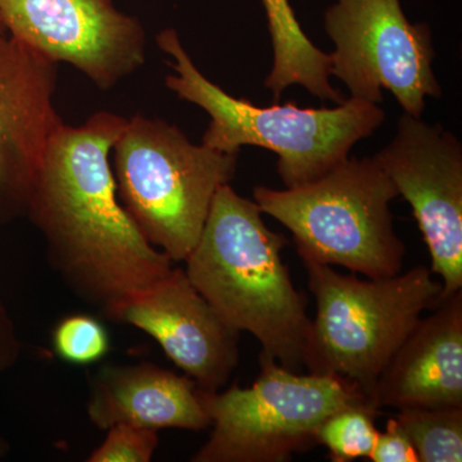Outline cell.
<instances>
[{
    "label": "cell",
    "mask_w": 462,
    "mask_h": 462,
    "mask_svg": "<svg viewBox=\"0 0 462 462\" xmlns=\"http://www.w3.org/2000/svg\"><path fill=\"white\" fill-rule=\"evenodd\" d=\"M249 388L202 391L211 434L193 462H284L318 446L322 422L351 407L379 411L348 380L327 374H298L269 356Z\"/></svg>",
    "instance_id": "7"
},
{
    "label": "cell",
    "mask_w": 462,
    "mask_h": 462,
    "mask_svg": "<svg viewBox=\"0 0 462 462\" xmlns=\"http://www.w3.org/2000/svg\"><path fill=\"white\" fill-rule=\"evenodd\" d=\"M379 411L351 407L331 415L318 431V445L327 447L331 461L349 462L369 458L378 439L375 428Z\"/></svg>",
    "instance_id": "17"
},
{
    "label": "cell",
    "mask_w": 462,
    "mask_h": 462,
    "mask_svg": "<svg viewBox=\"0 0 462 462\" xmlns=\"http://www.w3.org/2000/svg\"><path fill=\"white\" fill-rule=\"evenodd\" d=\"M400 197L375 157H348L320 178L278 190L258 185L261 212L284 225L302 261L380 279L402 272L406 245L393 226Z\"/></svg>",
    "instance_id": "4"
},
{
    "label": "cell",
    "mask_w": 462,
    "mask_h": 462,
    "mask_svg": "<svg viewBox=\"0 0 462 462\" xmlns=\"http://www.w3.org/2000/svg\"><path fill=\"white\" fill-rule=\"evenodd\" d=\"M372 462H420L411 440L396 418L389 419L384 433H380L369 458Z\"/></svg>",
    "instance_id": "20"
},
{
    "label": "cell",
    "mask_w": 462,
    "mask_h": 462,
    "mask_svg": "<svg viewBox=\"0 0 462 462\" xmlns=\"http://www.w3.org/2000/svg\"><path fill=\"white\" fill-rule=\"evenodd\" d=\"M105 442L94 449L88 462H149L158 448L157 430L117 424L107 430Z\"/></svg>",
    "instance_id": "19"
},
{
    "label": "cell",
    "mask_w": 462,
    "mask_h": 462,
    "mask_svg": "<svg viewBox=\"0 0 462 462\" xmlns=\"http://www.w3.org/2000/svg\"><path fill=\"white\" fill-rule=\"evenodd\" d=\"M108 319L154 338L202 391H220L238 365L239 331L217 315L180 267H172Z\"/></svg>",
    "instance_id": "12"
},
{
    "label": "cell",
    "mask_w": 462,
    "mask_h": 462,
    "mask_svg": "<svg viewBox=\"0 0 462 462\" xmlns=\"http://www.w3.org/2000/svg\"><path fill=\"white\" fill-rule=\"evenodd\" d=\"M87 412L100 430L117 424L157 431L211 425L202 389L193 379L148 363L100 367L91 379Z\"/></svg>",
    "instance_id": "14"
},
{
    "label": "cell",
    "mask_w": 462,
    "mask_h": 462,
    "mask_svg": "<svg viewBox=\"0 0 462 462\" xmlns=\"http://www.w3.org/2000/svg\"><path fill=\"white\" fill-rule=\"evenodd\" d=\"M9 449H11V447H9L7 440L0 437V461L9 454Z\"/></svg>",
    "instance_id": "22"
},
{
    "label": "cell",
    "mask_w": 462,
    "mask_h": 462,
    "mask_svg": "<svg viewBox=\"0 0 462 462\" xmlns=\"http://www.w3.org/2000/svg\"><path fill=\"white\" fill-rule=\"evenodd\" d=\"M51 345L57 356L74 365L98 363L109 351L107 330L88 315L67 316L58 322Z\"/></svg>",
    "instance_id": "18"
},
{
    "label": "cell",
    "mask_w": 462,
    "mask_h": 462,
    "mask_svg": "<svg viewBox=\"0 0 462 462\" xmlns=\"http://www.w3.org/2000/svg\"><path fill=\"white\" fill-rule=\"evenodd\" d=\"M273 44V67L263 87L278 103L291 85L305 88L322 102L340 105L345 97L331 87L330 54L319 50L298 23L289 0H263Z\"/></svg>",
    "instance_id": "15"
},
{
    "label": "cell",
    "mask_w": 462,
    "mask_h": 462,
    "mask_svg": "<svg viewBox=\"0 0 462 462\" xmlns=\"http://www.w3.org/2000/svg\"><path fill=\"white\" fill-rule=\"evenodd\" d=\"M316 298L303 352L309 373L354 383L372 400L376 380L428 310L442 302V282L425 266L388 278H357L303 261Z\"/></svg>",
    "instance_id": "6"
},
{
    "label": "cell",
    "mask_w": 462,
    "mask_h": 462,
    "mask_svg": "<svg viewBox=\"0 0 462 462\" xmlns=\"http://www.w3.org/2000/svg\"><path fill=\"white\" fill-rule=\"evenodd\" d=\"M156 42L172 58L169 65L173 74L166 76V87L209 116L202 144L225 153H239L247 145L269 149L278 156L276 167L285 188L330 171L349 157L356 143L372 136L384 123L385 112L379 105L355 98L334 108H302L296 102L260 107L209 81L182 47L176 30L158 32Z\"/></svg>",
    "instance_id": "3"
},
{
    "label": "cell",
    "mask_w": 462,
    "mask_h": 462,
    "mask_svg": "<svg viewBox=\"0 0 462 462\" xmlns=\"http://www.w3.org/2000/svg\"><path fill=\"white\" fill-rule=\"evenodd\" d=\"M7 30H5V25H3L2 20H0V32H5Z\"/></svg>",
    "instance_id": "23"
},
{
    "label": "cell",
    "mask_w": 462,
    "mask_h": 462,
    "mask_svg": "<svg viewBox=\"0 0 462 462\" xmlns=\"http://www.w3.org/2000/svg\"><path fill=\"white\" fill-rule=\"evenodd\" d=\"M420 462L462 461V407L403 409L394 415Z\"/></svg>",
    "instance_id": "16"
},
{
    "label": "cell",
    "mask_w": 462,
    "mask_h": 462,
    "mask_svg": "<svg viewBox=\"0 0 462 462\" xmlns=\"http://www.w3.org/2000/svg\"><path fill=\"white\" fill-rule=\"evenodd\" d=\"M58 63L0 32V223L26 215L36 175L63 121Z\"/></svg>",
    "instance_id": "11"
},
{
    "label": "cell",
    "mask_w": 462,
    "mask_h": 462,
    "mask_svg": "<svg viewBox=\"0 0 462 462\" xmlns=\"http://www.w3.org/2000/svg\"><path fill=\"white\" fill-rule=\"evenodd\" d=\"M254 200L230 184L216 193L199 243L184 261L191 284L230 328L256 337L263 352L291 372L303 366L311 319L282 251Z\"/></svg>",
    "instance_id": "2"
},
{
    "label": "cell",
    "mask_w": 462,
    "mask_h": 462,
    "mask_svg": "<svg viewBox=\"0 0 462 462\" xmlns=\"http://www.w3.org/2000/svg\"><path fill=\"white\" fill-rule=\"evenodd\" d=\"M324 27L336 45L330 76L345 83L351 98L380 105L387 89L404 114L421 117L425 99L442 96L431 66L430 27L410 23L400 0H337L325 12Z\"/></svg>",
    "instance_id": "8"
},
{
    "label": "cell",
    "mask_w": 462,
    "mask_h": 462,
    "mask_svg": "<svg viewBox=\"0 0 462 462\" xmlns=\"http://www.w3.org/2000/svg\"><path fill=\"white\" fill-rule=\"evenodd\" d=\"M0 20L9 35L75 67L102 90L138 71L147 57L141 21L112 0H0Z\"/></svg>",
    "instance_id": "10"
},
{
    "label": "cell",
    "mask_w": 462,
    "mask_h": 462,
    "mask_svg": "<svg viewBox=\"0 0 462 462\" xmlns=\"http://www.w3.org/2000/svg\"><path fill=\"white\" fill-rule=\"evenodd\" d=\"M376 161L412 208L442 298L462 291V145L440 125L403 114Z\"/></svg>",
    "instance_id": "9"
},
{
    "label": "cell",
    "mask_w": 462,
    "mask_h": 462,
    "mask_svg": "<svg viewBox=\"0 0 462 462\" xmlns=\"http://www.w3.org/2000/svg\"><path fill=\"white\" fill-rule=\"evenodd\" d=\"M20 354L21 345L14 321L0 300V373L14 367Z\"/></svg>",
    "instance_id": "21"
},
{
    "label": "cell",
    "mask_w": 462,
    "mask_h": 462,
    "mask_svg": "<svg viewBox=\"0 0 462 462\" xmlns=\"http://www.w3.org/2000/svg\"><path fill=\"white\" fill-rule=\"evenodd\" d=\"M126 123L102 111L80 126H60L26 211L58 275L106 318L172 269L171 258L142 236L118 199L111 152Z\"/></svg>",
    "instance_id": "1"
},
{
    "label": "cell",
    "mask_w": 462,
    "mask_h": 462,
    "mask_svg": "<svg viewBox=\"0 0 462 462\" xmlns=\"http://www.w3.org/2000/svg\"><path fill=\"white\" fill-rule=\"evenodd\" d=\"M421 318L376 380V409L462 407V291Z\"/></svg>",
    "instance_id": "13"
},
{
    "label": "cell",
    "mask_w": 462,
    "mask_h": 462,
    "mask_svg": "<svg viewBox=\"0 0 462 462\" xmlns=\"http://www.w3.org/2000/svg\"><path fill=\"white\" fill-rule=\"evenodd\" d=\"M117 196L153 247L184 263L196 247L217 190L239 153L194 144L175 125L135 115L111 152Z\"/></svg>",
    "instance_id": "5"
}]
</instances>
